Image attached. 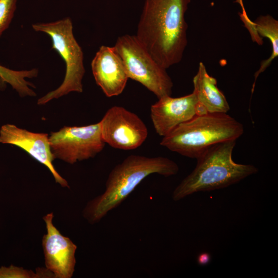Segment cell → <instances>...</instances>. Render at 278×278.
<instances>
[{
  "instance_id": "1",
  "label": "cell",
  "mask_w": 278,
  "mask_h": 278,
  "mask_svg": "<svg viewBox=\"0 0 278 278\" xmlns=\"http://www.w3.org/2000/svg\"><path fill=\"white\" fill-rule=\"evenodd\" d=\"M190 0H145L135 37L167 69L182 60L187 44L185 15Z\"/></svg>"
},
{
  "instance_id": "2",
  "label": "cell",
  "mask_w": 278,
  "mask_h": 278,
  "mask_svg": "<svg viewBox=\"0 0 278 278\" xmlns=\"http://www.w3.org/2000/svg\"><path fill=\"white\" fill-rule=\"evenodd\" d=\"M179 169L178 164L167 158L130 155L112 169L104 192L88 202L83 216L90 223H98L119 206L149 175L157 173L169 177L176 175Z\"/></svg>"
},
{
  "instance_id": "3",
  "label": "cell",
  "mask_w": 278,
  "mask_h": 278,
  "mask_svg": "<svg viewBox=\"0 0 278 278\" xmlns=\"http://www.w3.org/2000/svg\"><path fill=\"white\" fill-rule=\"evenodd\" d=\"M236 142L217 144L197 157L195 169L175 188L172 199L177 201L197 192L223 188L256 173L258 169L254 166L233 161Z\"/></svg>"
},
{
  "instance_id": "4",
  "label": "cell",
  "mask_w": 278,
  "mask_h": 278,
  "mask_svg": "<svg viewBox=\"0 0 278 278\" xmlns=\"http://www.w3.org/2000/svg\"><path fill=\"white\" fill-rule=\"evenodd\" d=\"M244 132L242 124L226 113L196 115L163 137L160 145L169 150L196 159L217 144L237 140Z\"/></svg>"
},
{
  "instance_id": "5",
  "label": "cell",
  "mask_w": 278,
  "mask_h": 278,
  "mask_svg": "<svg viewBox=\"0 0 278 278\" xmlns=\"http://www.w3.org/2000/svg\"><path fill=\"white\" fill-rule=\"evenodd\" d=\"M36 31L47 34L52 41L51 48L63 58L66 72L61 84L38 100V105H44L54 99H58L71 92L82 93V79L85 73L83 54L74 37L73 24L70 18L56 22L32 24Z\"/></svg>"
},
{
  "instance_id": "6",
  "label": "cell",
  "mask_w": 278,
  "mask_h": 278,
  "mask_svg": "<svg viewBox=\"0 0 278 278\" xmlns=\"http://www.w3.org/2000/svg\"><path fill=\"white\" fill-rule=\"evenodd\" d=\"M113 47L129 78L142 84L158 99L171 96L173 82L166 69L153 59L135 35L119 37Z\"/></svg>"
},
{
  "instance_id": "7",
  "label": "cell",
  "mask_w": 278,
  "mask_h": 278,
  "mask_svg": "<svg viewBox=\"0 0 278 278\" xmlns=\"http://www.w3.org/2000/svg\"><path fill=\"white\" fill-rule=\"evenodd\" d=\"M55 159L70 164L95 157L104 148L100 122L84 126H64L49 134Z\"/></svg>"
},
{
  "instance_id": "8",
  "label": "cell",
  "mask_w": 278,
  "mask_h": 278,
  "mask_svg": "<svg viewBox=\"0 0 278 278\" xmlns=\"http://www.w3.org/2000/svg\"><path fill=\"white\" fill-rule=\"evenodd\" d=\"M99 122L104 142L114 148L135 149L148 136L147 128L142 120L123 107H111Z\"/></svg>"
},
{
  "instance_id": "9",
  "label": "cell",
  "mask_w": 278,
  "mask_h": 278,
  "mask_svg": "<svg viewBox=\"0 0 278 278\" xmlns=\"http://www.w3.org/2000/svg\"><path fill=\"white\" fill-rule=\"evenodd\" d=\"M158 99L151 106L150 117L155 132L163 137L195 115L207 113L193 92L180 97L165 96Z\"/></svg>"
},
{
  "instance_id": "10",
  "label": "cell",
  "mask_w": 278,
  "mask_h": 278,
  "mask_svg": "<svg viewBox=\"0 0 278 278\" xmlns=\"http://www.w3.org/2000/svg\"><path fill=\"white\" fill-rule=\"evenodd\" d=\"M53 218L52 212L43 217L47 230L42 239L45 266L54 277L71 278L75 270L77 246L55 227Z\"/></svg>"
},
{
  "instance_id": "11",
  "label": "cell",
  "mask_w": 278,
  "mask_h": 278,
  "mask_svg": "<svg viewBox=\"0 0 278 278\" xmlns=\"http://www.w3.org/2000/svg\"><path fill=\"white\" fill-rule=\"evenodd\" d=\"M0 143L21 148L50 171L56 183L69 187L67 181L57 172L53 165L55 160L51 151L49 134L33 132L15 125L6 124L0 128Z\"/></svg>"
},
{
  "instance_id": "12",
  "label": "cell",
  "mask_w": 278,
  "mask_h": 278,
  "mask_svg": "<svg viewBox=\"0 0 278 278\" xmlns=\"http://www.w3.org/2000/svg\"><path fill=\"white\" fill-rule=\"evenodd\" d=\"M97 84L108 97L120 95L129 79L120 58L113 47L101 46L91 62Z\"/></svg>"
},
{
  "instance_id": "13",
  "label": "cell",
  "mask_w": 278,
  "mask_h": 278,
  "mask_svg": "<svg viewBox=\"0 0 278 278\" xmlns=\"http://www.w3.org/2000/svg\"><path fill=\"white\" fill-rule=\"evenodd\" d=\"M193 92L199 103L208 113H226L230 106L223 93L217 87V80L207 73L203 62H200L193 80Z\"/></svg>"
},
{
  "instance_id": "14",
  "label": "cell",
  "mask_w": 278,
  "mask_h": 278,
  "mask_svg": "<svg viewBox=\"0 0 278 278\" xmlns=\"http://www.w3.org/2000/svg\"><path fill=\"white\" fill-rule=\"evenodd\" d=\"M256 33L262 38H268L272 45L270 57L263 60L259 69L255 73L254 81L251 89L253 93L255 82L258 76L270 65L272 61L278 56V21L269 14L261 15L253 22Z\"/></svg>"
},
{
  "instance_id": "15",
  "label": "cell",
  "mask_w": 278,
  "mask_h": 278,
  "mask_svg": "<svg viewBox=\"0 0 278 278\" xmlns=\"http://www.w3.org/2000/svg\"><path fill=\"white\" fill-rule=\"evenodd\" d=\"M38 72L34 68L30 71H16L0 65V80L10 84L21 97L35 96L36 93L30 88V86L34 88V85L26 81L25 78L36 77Z\"/></svg>"
},
{
  "instance_id": "16",
  "label": "cell",
  "mask_w": 278,
  "mask_h": 278,
  "mask_svg": "<svg viewBox=\"0 0 278 278\" xmlns=\"http://www.w3.org/2000/svg\"><path fill=\"white\" fill-rule=\"evenodd\" d=\"M36 272L13 265L0 267V278L54 277L53 273L46 268H38Z\"/></svg>"
},
{
  "instance_id": "17",
  "label": "cell",
  "mask_w": 278,
  "mask_h": 278,
  "mask_svg": "<svg viewBox=\"0 0 278 278\" xmlns=\"http://www.w3.org/2000/svg\"><path fill=\"white\" fill-rule=\"evenodd\" d=\"M18 0H0V37L9 27L16 8Z\"/></svg>"
},
{
  "instance_id": "18",
  "label": "cell",
  "mask_w": 278,
  "mask_h": 278,
  "mask_svg": "<svg viewBox=\"0 0 278 278\" xmlns=\"http://www.w3.org/2000/svg\"><path fill=\"white\" fill-rule=\"evenodd\" d=\"M210 259V256L208 253H204L200 254L198 257V262L201 265L206 264Z\"/></svg>"
},
{
  "instance_id": "19",
  "label": "cell",
  "mask_w": 278,
  "mask_h": 278,
  "mask_svg": "<svg viewBox=\"0 0 278 278\" xmlns=\"http://www.w3.org/2000/svg\"><path fill=\"white\" fill-rule=\"evenodd\" d=\"M235 2L238 3H239V4L240 5V6H241V8H242V12L246 11H245V8H244V4H243L242 0H236V1H235Z\"/></svg>"
}]
</instances>
